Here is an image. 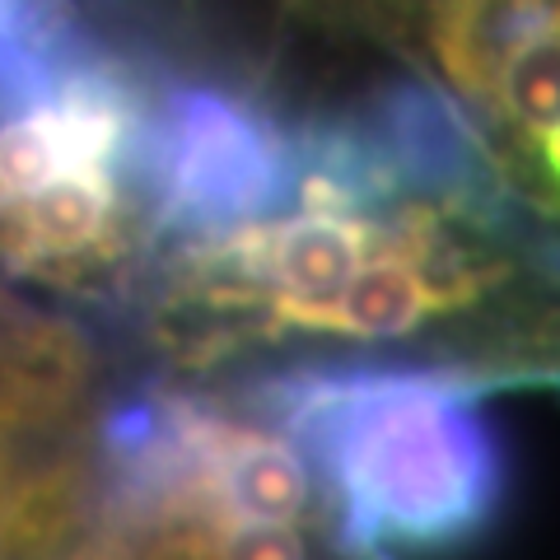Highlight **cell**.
<instances>
[{"instance_id": "3", "label": "cell", "mask_w": 560, "mask_h": 560, "mask_svg": "<svg viewBox=\"0 0 560 560\" xmlns=\"http://www.w3.org/2000/svg\"><path fill=\"white\" fill-rule=\"evenodd\" d=\"M131 197H121L117 168H70L0 210V261L24 276L61 280L113 267L131 253L136 215L150 220Z\"/></svg>"}, {"instance_id": "5", "label": "cell", "mask_w": 560, "mask_h": 560, "mask_svg": "<svg viewBox=\"0 0 560 560\" xmlns=\"http://www.w3.org/2000/svg\"><path fill=\"white\" fill-rule=\"evenodd\" d=\"M43 5H51V0H0V43H5L10 33H20Z\"/></svg>"}, {"instance_id": "2", "label": "cell", "mask_w": 560, "mask_h": 560, "mask_svg": "<svg viewBox=\"0 0 560 560\" xmlns=\"http://www.w3.org/2000/svg\"><path fill=\"white\" fill-rule=\"evenodd\" d=\"M300 183V127L220 84H173L136 154L150 234L206 243L267 220Z\"/></svg>"}, {"instance_id": "4", "label": "cell", "mask_w": 560, "mask_h": 560, "mask_svg": "<svg viewBox=\"0 0 560 560\" xmlns=\"http://www.w3.org/2000/svg\"><path fill=\"white\" fill-rule=\"evenodd\" d=\"M94 350L70 323L0 294V425H47L84 397Z\"/></svg>"}, {"instance_id": "1", "label": "cell", "mask_w": 560, "mask_h": 560, "mask_svg": "<svg viewBox=\"0 0 560 560\" xmlns=\"http://www.w3.org/2000/svg\"><path fill=\"white\" fill-rule=\"evenodd\" d=\"M463 374L383 360L285 364L248 407L308 458L341 551L364 560L448 556L504 510L510 458Z\"/></svg>"}, {"instance_id": "6", "label": "cell", "mask_w": 560, "mask_h": 560, "mask_svg": "<svg viewBox=\"0 0 560 560\" xmlns=\"http://www.w3.org/2000/svg\"><path fill=\"white\" fill-rule=\"evenodd\" d=\"M341 560H364V556H341Z\"/></svg>"}]
</instances>
